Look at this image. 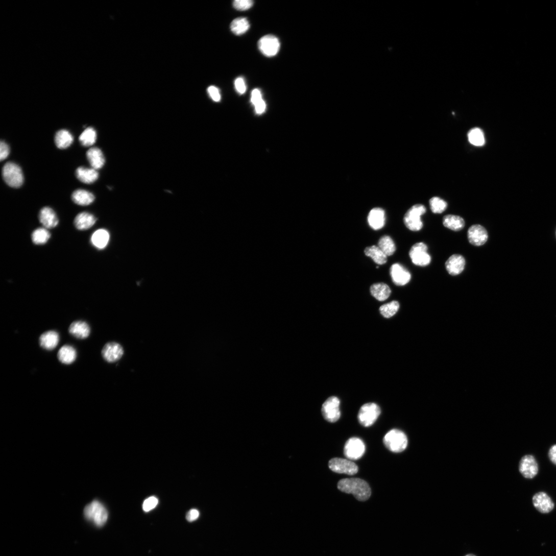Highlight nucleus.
<instances>
[{"label":"nucleus","mask_w":556,"mask_h":556,"mask_svg":"<svg viewBox=\"0 0 556 556\" xmlns=\"http://www.w3.org/2000/svg\"><path fill=\"white\" fill-rule=\"evenodd\" d=\"M337 488L343 492L353 494L356 500L361 502L368 500L372 494L368 482L358 478L342 479L339 481Z\"/></svg>","instance_id":"nucleus-1"},{"label":"nucleus","mask_w":556,"mask_h":556,"mask_svg":"<svg viewBox=\"0 0 556 556\" xmlns=\"http://www.w3.org/2000/svg\"><path fill=\"white\" fill-rule=\"evenodd\" d=\"M383 443L390 451L401 453L407 448L408 440L404 432L397 429H393L385 436Z\"/></svg>","instance_id":"nucleus-2"},{"label":"nucleus","mask_w":556,"mask_h":556,"mask_svg":"<svg viewBox=\"0 0 556 556\" xmlns=\"http://www.w3.org/2000/svg\"><path fill=\"white\" fill-rule=\"evenodd\" d=\"M84 515L87 519L99 527L106 523L108 517L106 509L98 501H94L87 505L84 509Z\"/></svg>","instance_id":"nucleus-3"},{"label":"nucleus","mask_w":556,"mask_h":556,"mask_svg":"<svg viewBox=\"0 0 556 556\" xmlns=\"http://www.w3.org/2000/svg\"><path fill=\"white\" fill-rule=\"evenodd\" d=\"M3 177L9 186L18 188L24 181V177L21 167L13 162H8L3 168Z\"/></svg>","instance_id":"nucleus-4"},{"label":"nucleus","mask_w":556,"mask_h":556,"mask_svg":"<svg viewBox=\"0 0 556 556\" xmlns=\"http://www.w3.org/2000/svg\"><path fill=\"white\" fill-rule=\"evenodd\" d=\"M426 212V209L423 205L416 204L412 206L404 216L403 220L406 227L411 231L420 230L423 226L421 216Z\"/></svg>","instance_id":"nucleus-5"},{"label":"nucleus","mask_w":556,"mask_h":556,"mask_svg":"<svg viewBox=\"0 0 556 556\" xmlns=\"http://www.w3.org/2000/svg\"><path fill=\"white\" fill-rule=\"evenodd\" d=\"M381 413V408L377 404L366 403L360 407L358 412V422L364 427H369L375 423Z\"/></svg>","instance_id":"nucleus-6"},{"label":"nucleus","mask_w":556,"mask_h":556,"mask_svg":"<svg viewBox=\"0 0 556 556\" xmlns=\"http://www.w3.org/2000/svg\"><path fill=\"white\" fill-rule=\"evenodd\" d=\"M427 250V246L424 243L420 242L414 245L409 253L412 262L419 267L428 265L431 262V257Z\"/></svg>","instance_id":"nucleus-7"},{"label":"nucleus","mask_w":556,"mask_h":556,"mask_svg":"<svg viewBox=\"0 0 556 556\" xmlns=\"http://www.w3.org/2000/svg\"><path fill=\"white\" fill-rule=\"evenodd\" d=\"M340 399L335 396L329 397L322 406V413L324 419L329 422L335 423L341 417Z\"/></svg>","instance_id":"nucleus-8"},{"label":"nucleus","mask_w":556,"mask_h":556,"mask_svg":"<svg viewBox=\"0 0 556 556\" xmlns=\"http://www.w3.org/2000/svg\"><path fill=\"white\" fill-rule=\"evenodd\" d=\"M328 466L331 471L340 474L353 475L358 471L357 466L354 462L341 458L331 459Z\"/></svg>","instance_id":"nucleus-9"},{"label":"nucleus","mask_w":556,"mask_h":556,"mask_svg":"<svg viewBox=\"0 0 556 556\" xmlns=\"http://www.w3.org/2000/svg\"><path fill=\"white\" fill-rule=\"evenodd\" d=\"M365 452V446L363 442L357 438L349 439L345 444L344 453L345 457L350 460L360 458Z\"/></svg>","instance_id":"nucleus-10"},{"label":"nucleus","mask_w":556,"mask_h":556,"mask_svg":"<svg viewBox=\"0 0 556 556\" xmlns=\"http://www.w3.org/2000/svg\"><path fill=\"white\" fill-rule=\"evenodd\" d=\"M258 47L264 55L271 57L277 54L280 50V43L277 37L272 35H268L260 39Z\"/></svg>","instance_id":"nucleus-11"},{"label":"nucleus","mask_w":556,"mask_h":556,"mask_svg":"<svg viewBox=\"0 0 556 556\" xmlns=\"http://www.w3.org/2000/svg\"><path fill=\"white\" fill-rule=\"evenodd\" d=\"M519 471L526 478H533L539 471L538 463L535 457L530 455L523 456L519 464Z\"/></svg>","instance_id":"nucleus-12"},{"label":"nucleus","mask_w":556,"mask_h":556,"mask_svg":"<svg viewBox=\"0 0 556 556\" xmlns=\"http://www.w3.org/2000/svg\"><path fill=\"white\" fill-rule=\"evenodd\" d=\"M468 238L472 245L480 246L487 241L488 234L486 229L483 226L480 225H474L468 229Z\"/></svg>","instance_id":"nucleus-13"},{"label":"nucleus","mask_w":556,"mask_h":556,"mask_svg":"<svg viewBox=\"0 0 556 556\" xmlns=\"http://www.w3.org/2000/svg\"><path fill=\"white\" fill-rule=\"evenodd\" d=\"M391 276L393 282L398 286H404L411 279V274L403 265L395 263L391 268Z\"/></svg>","instance_id":"nucleus-14"},{"label":"nucleus","mask_w":556,"mask_h":556,"mask_svg":"<svg viewBox=\"0 0 556 556\" xmlns=\"http://www.w3.org/2000/svg\"><path fill=\"white\" fill-rule=\"evenodd\" d=\"M123 354L122 347L115 342L107 343L102 351L103 358L108 362H114L118 360Z\"/></svg>","instance_id":"nucleus-15"},{"label":"nucleus","mask_w":556,"mask_h":556,"mask_svg":"<svg viewBox=\"0 0 556 556\" xmlns=\"http://www.w3.org/2000/svg\"><path fill=\"white\" fill-rule=\"evenodd\" d=\"M533 502L535 507L542 514L549 513L554 508V504L551 499L543 492L536 493L533 497Z\"/></svg>","instance_id":"nucleus-16"},{"label":"nucleus","mask_w":556,"mask_h":556,"mask_svg":"<svg viewBox=\"0 0 556 556\" xmlns=\"http://www.w3.org/2000/svg\"><path fill=\"white\" fill-rule=\"evenodd\" d=\"M385 212L381 208H375L371 210L368 214V224L374 230L382 229L385 224Z\"/></svg>","instance_id":"nucleus-17"},{"label":"nucleus","mask_w":556,"mask_h":556,"mask_svg":"<svg viewBox=\"0 0 556 556\" xmlns=\"http://www.w3.org/2000/svg\"><path fill=\"white\" fill-rule=\"evenodd\" d=\"M466 265L465 258L460 255L451 256L446 263V270L452 276H457L464 270Z\"/></svg>","instance_id":"nucleus-18"},{"label":"nucleus","mask_w":556,"mask_h":556,"mask_svg":"<svg viewBox=\"0 0 556 556\" xmlns=\"http://www.w3.org/2000/svg\"><path fill=\"white\" fill-rule=\"evenodd\" d=\"M59 341V335L55 331H48L42 334L39 339L40 346L43 349L51 351L54 349Z\"/></svg>","instance_id":"nucleus-19"},{"label":"nucleus","mask_w":556,"mask_h":556,"mask_svg":"<svg viewBox=\"0 0 556 556\" xmlns=\"http://www.w3.org/2000/svg\"><path fill=\"white\" fill-rule=\"evenodd\" d=\"M68 330L74 337L81 340L88 338L91 332L89 325L84 321L74 322L70 325Z\"/></svg>","instance_id":"nucleus-20"},{"label":"nucleus","mask_w":556,"mask_h":556,"mask_svg":"<svg viewBox=\"0 0 556 556\" xmlns=\"http://www.w3.org/2000/svg\"><path fill=\"white\" fill-rule=\"evenodd\" d=\"M39 219L40 223L46 229L55 227L58 224V219L53 209L49 207H44L40 211Z\"/></svg>","instance_id":"nucleus-21"},{"label":"nucleus","mask_w":556,"mask_h":556,"mask_svg":"<svg viewBox=\"0 0 556 556\" xmlns=\"http://www.w3.org/2000/svg\"><path fill=\"white\" fill-rule=\"evenodd\" d=\"M57 357L61 363L70 365L75 361L77 357L76 349L70 345H64L58 351Z\"/></svg>","instance_id":"nucleus-22"},{"label":"nucleus","mask_w":556,"mask_h":556,"mask_svg":"<svg viewBox=\"0 0 556 556\" xmlns=\"http://www.w3.org/2000/svg\"><path fill=\"white\" fill-rule=\"evenodd\" d=\"M87 158L92 167L95 170L101 168L104 165L105 159L102 151L97 148L89 149L86 154Z\"/></svg>","instance_id":"nucleus-23"},{"label":"nucleus","mask_w":556,"mask_h":556,"mask_svg":"<svg viewBox=\"0 0 556 556\" xmlns=\"http://www.w3.org/2000/svg\"><path fill=\"white\" fill-rule=\"evenodd\" d=\"M96 219L88 212H82L79 214L75 220L76 228L80 230H85L92 227L95 223Z\"/></svg>","instance_id":"nucleus-24"},{"label":"nucleus","mask_w":556,"mask_h":556,"mask_svg":"<svg viewBox=\"0 0 556 556\" xmlns=\"http://www.w3.org/2000/svg\"><path fill=\"white\" fill-rule=\"evenodd\" d=\"M76 175L80 181L87 184L94 182L99 178V173L96 170L82 166L77 169Z\"/></svg>","instance_id":"nucleus-25"},{"label":"nucleus","mask_w":556,"mask_h":556,"mask_svg":"<svg viewBox=\"0 0 556 556\" xmlns=\"http://www.w3.org/2000/svg\"><path fill=\"white\" fill-rule=\"evenodd\" d=\"M370 290L371 294L380 301L388 299L392 293L389 286L383 283L374 284L371 286Z\"/></svg>","instance_id":"nucleus-26"},{"label":"nucleus","mask_w":556,"mask_h":556,"mask_svg":"<svg viewBox=\"0 0 556 556\" xmlns=\"http://www.w3.org/2000/svg\"><path fill=\"white\" fill-rule=\"evenodd\" d=\"M364 253L366 256L372 258L379 265L384 264L388 261V256L378 246L374 245L368 247L365 249Z\"/></svg>","instance_id":"nucleus-27"},{"label":"nucleus","mask_w":556,"mask_h":556,"mask_svg":"<svg viewBox=\"0 0 556 556\" xmlns=\"http://www.w3.org/2000/svg\"><path fill=\"white\" fill-rule=\"evenodd\" d=\"M73 142V136L67 130H62L59 131L55 135V142L57 147L60 149L68 148L72 144Z\"/></svg>","instance_id":"nucleus-28"},{"label":"nucleus","mask_w":556,"mask_h":556,"mask_svg":"<svg viewBox=\"0 0 556 556\" xmlns=\"http://www.w3.org/2000/svg\"><path fill=\"white\" fill-rule=\"evenodd\" d=\"M72 199L77 205L88 206L94 202L95 198L91 193L86 190L79 189L73 193Z\"/></svg>","instance_id":"nucleus-29"},{"label":"nucleus","mask_w":556,"mask_h":556,"mask_svg":"<svg viewBox=\"0 0 556 556\" xmlns=\"http://www.w3.org/2000/svg\"><path fill=\"white\" fill-rule=\"evenodd\" d=\"M443 224L445 227L448 229L453 231H458L464 228L465 222L460 216L449 214L444 217Z\"/></svg>","instance_id":"nucleus-30"},{"label":"nucleus","mask_w":556,"mask_h":556,"mask_svg":"<svg viewBox=\"0 0 556 556\" xmlns=\"http://www.w3.org/2000/svg\"><path fill=\"white\" fill-rule=\"evenodd\" d=\"M109 240V234L107 231L104 229L96 230L92 234L91 242L92 244L98 249H103L107 245Z\"/></svg>","instance_id":"nucleus-31"},{"label":"nucleus","mask_w":556,"mask_h":556,"mask_svg":"<svg viewBox=\"0 0 556 556\" xmlns=\"http://www.w3.org/2000/svg\"><path fill=\"white\" fill-rule=\"evenodd\" d=\"M250 24L246 18L239 17L234 19L231 23V31L236 35H241L249 30Z\"/></svg>","instance_id":"nucleus-32"},{"label":"nucleus","mask_w":556,"mask_h":556,"mask_svg":"<svg viewBox=\"0 0 556 556\" xmlns=\"http://www.w3.org/2000/svg\"><path fill=\"white\" fill-rule=\"evenodd\" d=\"M378 247L387 256H392L396 251L394 240L388 235H384L380 238Z\"/></svg>","instance_id":"nucleus-33"},{"label":"nucleus","mask_w":556,"mask_h":556,"mask_svg":"<svg viewBox=\"0 0 556 556\" xmlns=\"http://www.w3.org/2000/svg\"><path fill=\"white\" fill-rule=\"evenodd\" d=\"M468 138L469 142L475 147H482L485 144L484 133L479 128L471 129L468 134Z\"/></svg>","instance_id":"nucleus-34"},{"label":"nucleus","mask_w":556,"mask_h":556,"mask_svg":"<svg viewBox=\"0 0 556 556\" xmlns=\"http://www.w3.org/2000/svg\"><path fill=\"white\" fill-rule=\"evenodd\" d=\"M251 102L255 107L257 114H261L264 112L266 109V104L262 99L261 91L258 89H255L252 92Z\"/></svg>","instance_id":"nucleus-35"},{"label":"nucleus","mask_w":556,"mask_h":556,"mask_svg":"<svg viewBox=\"0 0 556 556\" xmlns=\"http://www.w3.org/2000/svg\"><path fill=\"white\" fill-rule=\"evenodd\" d=\"M400 304L397 301L394 300L390 303L383 304L380 307L381 315L386 319L394 317L399 311Z\"/></svg>","instance_id":"nucleus-36"},{"label":"nucleus","mask_w":556,"mask_h":556,"mask_svg":"<svg viewBox=\"0 0 556 556\" xmlns=\"http://www.w3.org/2000/svg\"><path fill=\"white\" fill-rule=\"evenodd\" d=\"M97 135L96 131L92 128H87L80 135L79 140L84 147H90L96 141Z\"/></svg>","instance_id":"nucleus-37"},{"label":"nucleus","mask_w":556,"mask_h":556,"mask_svg":"<svg viewBox=\"0 0 556 556\" xmlns=\"http://www.w3.org/2000/svg\"><path fill=\"white\" fill-rule=\"evenodd\" d=\"M50 237V233L46 228H40L35 230L32 235V240L36 245H42L46 243Z\"/></svg>","instance_id":"nucleus-38"},{"label":"nucleus","mask_w":556,"mask_h":556,"mask_svg":"<svg viewBox=\"0 0 556 556\" xmlns=\"http://www.w3.org/2000/svg\"><path fill=\"white\" fill-rule=\"evenodd\" d=\"M429 203L432 212L436 214L443 213L448 207L447 202L439 197L432 198Z\"/></svg>","instance_id":"nucleus-39"},{"label":"nucleus","mask_w":556,"mask_h":556,"mask_svg":"<svg viewBox=\"0 0 556 556\" xmlns=\"http://www.w3.org/2000/svg\"><path fill=\"white\" fill-rule=\"evenodd\" d=\"M254 5L251 0H235L233 3V7L238 11H243L251 9Z\"/></svg>","instance_id":"nucleus-40"},{"label":"nucleus","mask_w":556,"mask_h":556,"mask_svg":"<svg viewBox=\"0 0 556 556\" xmlns=\"http://www.w3.org/2000/svg\"><path fill=\"white\" fill-rule=\"evenodd\" d=\"M158 504V500L155 497H151L146 499L143 504V510L149 512L154 509Z\"/></svg>","instance_id":"nucleus-41"},{"label":"nucleus","mask_w":556,"mask_h":556,"mask_svg":"<svg viewBox=\"0 0 556 556\" xmlns=\"http://www.w3.org/2000/svg\"><path fill=\"white\" fill-rule=\"evenodd\" d=\"M235 87L237 92L240 94H243L246 91V86L243 78H237L234 82Z\"/></svg>","instance_id":"nucleus-42"},{"label":"nucleus","mask_w":556,"mask_h":556,"mask_svg":"<svg viewBox=\"0 0 556 556\" xmlns=\"http://www.w3.org/2000/svg\"><path fill=\"white\" fill-rule=\"evenodd\" d=\"M10 154V148L9 146L3 141L0 143V159L1 161L5 160Z\"/></svg>","instance_id":"nucleus-43"},{"label":"nucleus","mask_w":556,"mask_h":556,"mask_svg":"<svg viewBox=\"0 0 556 556\" xmlns=\"http://www.w3.org/2000/svg\"><path fill=\"white\" fill-rule=\"evenodd\" d=\"M208 92L211 99L216 102L220 101L221 96L219 89L215 86H211L208 88Z\"/></svg>","instance_id":"nucleus-44"},{"label":"nucleus","mask_w":556,"mask_h":556,"mask_svg":"<svg viewBox=\"0 0 556 556\" xmlns=\"http://www.w3.org/2000/svg\"><path fill=\"white\" fill-rule=\"evenodd\" d=\"M200 516L199 511L197 510L193 509L190 511L187 515V520L189 522H194L197 520Z\"/></svg>","instance_id":"nucleus-45"},{"label":"nucleus","mask_w":556,"mask_h":556,"mask_svg":"<svg viewBox=\"0 0 556 556\" xmlns=\"http://www.w3.org/2000/svg\"><path fill=\"white\" fill-rule=\"evenodd\" d=\"M548 456L550 461L556 465V445L552 446L549 449Z\"/></svg>","instance_id":"nucleus-46"},{"label":"nucleus","mask_w":556,"mask_h":556,"mask_svg":"<svg viewBox=\"0 0 556 556\" xmlns=\"http://www.w3.org/2000/svg\"><path fill=\"white\" fill-rule=\"evenodd\" d=\"M465 556H476V555H474L473 554H467V555H466Z\"/></svg>","instance_id":"nucleus-47"}]
</instances>
